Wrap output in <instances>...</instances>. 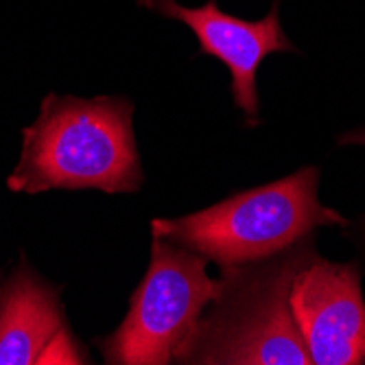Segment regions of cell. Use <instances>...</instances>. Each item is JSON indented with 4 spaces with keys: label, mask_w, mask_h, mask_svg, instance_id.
Listing matches in <instances>:
<instances>
[{
    "label": "cell",
    "mask_w": 365,
    "mask_h": 365,
    "mask_svg": "<svg viewBox=\"0 0 365 365\" xmlns=\"http://www.w3.org/2000/svg\"><path fill=\"white\" fill-rule=\"evenodd\" d=\"M134 106L123 96H46L7 186L14 192L96 188L136 192L143 167L136 149Z\"/></svg>",
    "instance_id": "1"
},
{
    "label": "cell",
    "mask_w": 365,
    "mask_h": 365,
    "mask_svg": "<svg viewBox=\"0 0 365 365\" xmlns=\"http://www.w3.org/2000/svg\"><path fill=\"white\" fill-rule=\"evenodd\" d=\"M319 171L307 167L284 180L239 192L180 219H153V237L184 245L223 269L269 258L319 225L346 219L319 204Z\"/></svg>",
    "instance_id": "2"
},
{
    "label": "cell",
    "mask_w": 365,
    "mask_h": 365,
    "mask_svg": "<svg viewBox=\"0 0 365 365\" xmlns=\"http://www.w3.org/2000/svg\"><path fill=\"white\" fill-rule=\"evenodd\" d=\"M206 262L184 245L153 237L151 264L131 295L129 313L116 333L98 341L108 363L162 365L178 356L221 282L206 274Z\"/></svg>",
    "instance_id": "3"
},
{
    "label": "cell",
    "mask_w": 365,
    "mask_h": 365,
    "mask_svg": "<svg viewBox=\"0 0 365 365\" xmlns=\"http://www.w3.org/2000/svg\"><path fill=\"white\" fill-rule=\"evenodd\" d=\"M300 262H280L254 282L232 287L237 293L230 300L219 293L217 311L197 322L175 359L184 363H313L289 307V287Z\"/></svg>",
    "instance_id": "4"
},
{
    "label": "cell",
    "mask_w": 365,
    "mask_h": 365,
    "mask_svg": "<svg viewBox=\"0 0 365 365\" xmlns=\"http://www.w3.org/2000/svg\"><path fill=\"white\" fill-rule=\"evenodd\" d=\"M289 307L315 365L365 363V302L356 264L300 262Z\"/></svg>",
    "instance_id": "5"
},
{
    "label": "cell",
    "mask_w": 365,
    "mask_h": 365,
    "mask_svg": "<svg viewBox=\"0 0 365 365\" xmlns=\"http://www.w3.org/2000/svg\"><path fill=\"white\" fill-rule=\"evenodd\" d=\"M138 3L160 16L184 22L199 40V53L221 59L232 73V98L235 106L247 116V123H258V92L256 71L262 59L272 53H293L295 46L284 36L278 0L262 20L250 22L227 16L217 7V0H208L204 7H182L175 0H138Z\"/></svg>",
    "instance_id": "6"
},
{
    "label": "cell",
    "mask_w": 365,
    "mask_h": 365,
    "mask_svg": "<svg viewBox=\"0 0 365 365\" xmlns=\"http://www.w3.org/2000/svg\"><path fill=\"white\" fill-rule=\"evenodd\" d=\"M59 328L57 291L20 264L0 291V365L36 363Z\"/></svg>",
    "instance_id": "7"
},
{
    "label": "cell",
    "mask_w": 365,
    "mask_h": 365,
    "mask_svg": "<svg viewBox=\"0 0 365 365\" xmlns=\"http://www.w3.org/2000/svg\"><path fill=\"white\" fill-rule=\"evenodd\" d=\"M36 363H83V356L73 344L71 335L66 333V328L61 326L53 335V339L44 346Z\"/></svg>",
    "instance_id": "8"
},
{
    "label": "cell",
    "mask_w": 365,
    "mask_h": 365,
    "mask_svg": "<svg viewBox=\"0 0 365 365\" xmlns=\"http://www.w3.org/2000/svg\"><path fill=\"white\" fill-rule=\"evenodd\" d=\"M339 145H363V147H365V129L352 131V134L341 136V138H339Z\"/></svg>",
    "instance_id": "9"
}]
</instances>
